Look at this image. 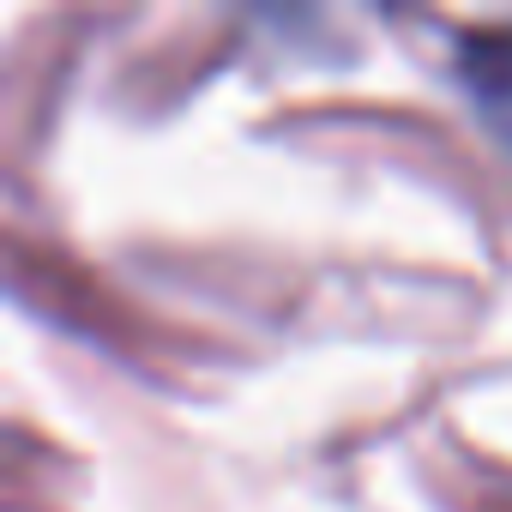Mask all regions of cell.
I'll return each instance as SVG.
<instances>
[{"instance_id": "cell-1", "label": "cell", "mask_w": 512, "mask_h": 512, "mask_svg": "<svg viewBox=\"0 0 512 512\" xmlns=\"http://www.w3.org/2000/svg\"><path fill=\"white\" fill-rule=\"evenodd\" d=\"M458 79H464V91H470L476 115L488 121V133L512 151V25H506V31L464 37Z\"/></svg>"}]
</instances>
